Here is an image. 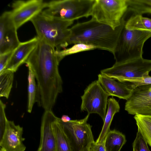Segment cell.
Wrapping results in <instances>:
<instances>
[{"instance_id":"ba28073f","label":"cell","mask_w":151,"mask_h":151,"mask_svg":"<svg viewBox=\"0 0 151 151\" xmlns=\"http://www.w3.org/2000/svg\"><path fill=\"white\" fill-rule=\"evenodd\" d=\"M151 71V60L142 58L116 62L109 68L101 70V73L119 81L125 78H138L149 75Z\"/></svg>"},{"instance_id":"484cf974","label":"cell","mask_w":151,"mask_h":151,"mask_svg":"<svg viewBox=\"0 0 151 151\" xmlns=\"http://www.w3.org/2000/svg\"><path fill=\"white\" fill-rule=\"evenodd\" d=\"M119 81L125 83L132 88L140 86L151 85V76L148 75L140 77L125 78L121 79Z\"/></svg>"},{"instance_id":"6da1fadb","label":"cell","mask_w":151,"mask_h":151,"mask_svg":"<svg viewBox=\"0 0 151 151\" xmlns=\"http://www.w3.org/2000/svg\"><path fill=\"white\" fill-rule=\"evenodd\" d=\"M31 68L37 82V102L46 110H52L63 91L55 48L39 38L36 47L25 63Z\"/></svg>"},{"instance_id":"f1b7e54d","label":"cell","mask_w":151,"mask_h":151,"mask_svg":"<svg viewBox=\"0 0 151 151\" xmlns=\"http://www.w3.org/2000/svg\"><path fill=\"white\" fill-rule=\"evenodd\" d=\"M14 50L0 55V72L6 69V67L13 54Z\"/></svg>"},{"instance_id":"7402d4cb","label":"cell","mask_w":151,"mask_h":151,"mask_svg":"<svg viewBox=\"0 0 151 151\" xmlns=\"http://www.w3.org/2000/svg\"><path fill=\"white\" fill-rule=\"evenodd\" d=\"M29 70L28 81V103L27 111L31 113L35 102L37 101L38 93L35 77L30 67L27 65Z\"/></svg>"},{"instance_id":"30bf717a","label":"cell","mask_w":151,"mask_h":151,"mask_svg":"<svg viewBox=\"0 0 151 151\" xmlns=\"http://www.w3.org/2000/svg\"><path fill=\"white\" fill-rule=\"evenodd\" d=\"M124 109L128 114L151 115V85L132 87Z\"/></svg>"},{"instance_id":"5bb4252c","label":"cell","mask_w":151,"mask_h":151,"mask_svg":"<svg viewBox=\"0 0 151 151\" xmlns=\"http://www.w3.org/2000/svg\"><path fill=\"white\" fill-rule=\"evenodd\" d=\"M56 116L52 110H46L44 113L41 121L40 142L37 151H56L52 127Z\"/></svg>"},{"instance_id":"8992f818","label":"cell","mask_w":151,"mask_h":151,"mask_svg":"<svg viewBox=\"0 0 151 151\" xmlns=\"http://www.w3.org/2000/svg\"><path fill=\"white\" fill-rule=\"evenodd\" d=\"M89 115L88 114L83 119L66 122L61 120L63 130L71 151H89L91 144L95 141L92 126L87 122Z\"/></svg>"},{"instance_id":"4dcf8cb0","label":"cell","mask_w":151,"mask_h":151,"mask_svg":"<svg viewBox=\"0 0 151 151\" xmlns=\"http://www.w3.org/2000/svg\"><path fill=\"white\" fill-rule=\"evenodd\" d=\"M62 121L64 122H66L71 120L70 118L68 115H63L61 118Z\"/></svg>"},{"instance_id":"1f68e13d","label":"cell","mask_w":151,"mask_h":151,"mask_svg":"<svg viewBox=\"0 0 151 151\" xmlns=\"http://www.w3.org/2000/svg\"><path fill=\"white\" fill-rule=\"evenodd\" d=\"M0 151H6V150L3 148L1 147Z\"/></svg>"},{"instance_id":"44dd1931","label":"cell","mask_w":151,"mask_h":151,"mask_svg":"<svg viewBox=\"0 0 151 151\" xmlns=\"http://www.w3.org/2000/svg\"><path fill=\"white\" fill-rule=\"evenodd\" d=\"M14 72L5 69L0 72V97L8 99L12 87Z\"/></svg>"},{"instance_id":"cb8c5ba5","label":"cell","mask_w":151,"mask_h":151,"mask_svg":"<svg viewBox=\"0 0 151 151\" xmlns=\"http://www.w3.org/2000/svg\"><path fill=\"white\" fill-rule=\"evenodd\" d=\"M128 9L136 14H151V0H126Z\"/></svg>"},{"instance_id":"7a4b0ae2","label":"cell","mask_w":151,"mask_h":151,"mask_svg":"<svg viewBox=\"0 0 151 151\" xmlns=\"http://www.w3.org/2000/svg\"><path fill=\"white\" fill-rule=\"evenodd\" d=\"M125 21L123 17L121 24L115 29L92 18L87 21L78 23L70 28L71 34L68 46L83 43L108 51L113 54Z\"/></svg>"},{"instance_id":"83f0119b","label":"cell","mask_w":151,"mask_h":151,"mask_svg":"<svg viewBox=\"0 0 151 151\" xmlns=\"http://www.w3.org/2000/svg\"><path fill=\"white\" fill-rule=\"evenodd\" d=\"M5 104L0 100V140L4 134L7 120L5 113Z\"/></svg>"},{"instance_id":"5b68a950","label":"cell","mask_w":151,"mask_h":151,"mask_svg":"<svg viewBox=\"0 0 151 151\" xmlns=\"http://www.w3.org/2000/svg\"><path fill=\"white\" fill-rule=\"evenodd\" d=\"M95 0H52L47 2L41 13L56 19L74 21L91 16Z\"/></svg>"},{"instance_id":"d6986e66","label":"cell","mask_w":151,"mask_h":151,"mask_svg":"<svg viewBox=\"0 0 151 151\" xmlns=\"http://www.w3.org/2000/svg\"><path fill=\"white\" fill-rule=\"evenodd\" d=\"M126 142L125 136L119 131L110 130L104 142L106 151H120Z\"/></svg>"},{"instance_id":"277c9868","label":"cell","mask_w":151,"mask_h":151,"mask_svg":"<svg viewBox=\"0 0 151 151\" xmlns=\"http://www.w3.org/2000/svg\"><path fill=\"white\" fill-rule=\"evenodd\" d=\"M123 25L113 53L116 62H121L142 57L145 42L151 37V31L130 29Z\"/></svg>"},{"instance_id":"4316f807","label":"cell","mask_w":151,"mask_h":151,"mask_svg":"<svg viewBox=\"0 0 151 151\" xmlns=\"http://www.w3.org/2000/svg\"><path fill=\"white\" fill-rule=\"evenodd\" d=\"M147 144L141 133L138 130L133 143V151H150Z\"/></svg>"},{"instance_id":"ffe728a7","label":"cell","mask_w":151,"mask_h":151,"mask_svg":"<svg viewBox=\"0 0 151 151\" xmlns=\"http://www.w3.org/2000/svg\"><path fill=\"white\" fill-rule=\"evenodd\" d=\"M138 130L151 147V115L136 114L134 116Z\"/></svg>"},{"instance_id":"ac0fdd59","label":"cell","mask_w":151,"mask_h":151,"mask_svg":"<svg viewBox=\"0 0 151 151\" xmlns=\"http://www.w3.org/2000/svg\"><path fill=\"white\" fill-rule=\"evenodd\" d=\"M52 127L55 140L56 151H71L68 140L63 130L61 118L56 116Z\"/></svg>"},{"instance_id":"3957f363","label":"cell","mask_w":151,"mask_h":151,"mask_svg":"<svg viewBox=\"0 0 151 151\" xmlns=\"http://www.w3.org/2000/svg\"><path fill=\"white\" fill-rule=\"evenodd\" d=\"M34 26L37 36L56 48L57 50L68 46L71 34L70 28L74 21L51 17L41 12L30 21Z\"/></svg>"},{"instance_id":"2e32d148","label":"cell","mask_w":151,"mask_h":151,"mask_svg":"<svg viewBox=\"0 0 151 151\" xmlns=\"http://www.w3.org/2000/svg\"><path fill=\"white\" fill-rule=\"evenodd\" d=\"M98 81L109 96L127 100L130 96L132 88L125 83L120 82L99 74Z\"/></svg>"},{"instance_id":"7c38bea8","label":"cell","mask_w":151,"mask_h":151,"mask_svg":"<svg viewBox=\"0 0 151 151\" xmlns=\"http://www.w3.org/2000/svg\"><path fill=\"white\" fill-rule=\"evenodd\" d=\"M17 29L11 11L3 12L0 17V55L13 51L18 46Z\"/></svg>"},{"instance_id":"52a82bcc","label":"cell","mask_w":151,"mask_h":151,"mask_svg":"<svg viewBox=\"0 0 151 151\" xmlns=\"http://www.w3.org/2000/svg\"><path fill=\"white\" fill-rule=\"evenodd\" d=\"M128 9L126 0H95L91 16L115 29Z\"/></svg>"},{"instance_id":"f546056e","label":"cell","mask_w":151,"mask_h":151,"mask_svg":"<svg viewBox=\"0 0 151 151\" xmlns=\"http://www.w3.org/2000/svg\"><path fill=\"white\" fill-rule=\"evenodd\" d=\"M89 151H106L104 142L96 144L95 141L92 142L90 147Z\"/></svg>"},{"instance_id":"9c48e42d","label":"cell","mask_w":151,"mask_h":151,"mask_svg":"<svg viewBox=\"0 0 151 151\" xmlns=\"http://www.w3.org/2000/svg\"><path fill=\"white\" fill-rule=\"evenodd\" d=\"M109 96L99 81H93L86 88L81 96V111L88 114H96L104 121Z\"/></svg>"},{"instance_id":"4fadbf2b","label":"cell","mask_w":151,"mask_h":151,"mask_svg":"<svg viewBox=\"0 0 151 151\" xmlns=\"http://www.w3.org/2000/svg\"><path fill=\"white\" fill-rule=\"evenodd\" d=\"M23 128L16 125L13 121L7 120L5 131L0 140V146L6 151H24L26 147L23 142Z\"/></svg>"},{"instance_id":"9a60e30c","label":"cell","mask_w":151,"mask_h":151,"mask_svg":"<svg viewBox=\"0 0 151 151\" xmlns=\"http://www.w3.org/2000/svg\"><path fill=\"white\" fill-rule=\"evenodd\" d=\"M39 40L37 36L27 41L20 42L14 50L6 69L16 72L21 65L25 63L37 46Z\"/></svg>"},{"instance_id":"8fae6325","label":"cell","mask_w":151,"mask_h":151,"mask_svg":"<svg viewBox=\"0 0 151 151\" xmlns=\"http://www.w3.org/2000/svg\"><path fill=\"white\" fill-rule=\"evenodd\" d=\"M47 6L42 0L14 1L11 11L12 19L17 28L41 12Z\"/></svg>"},{"instance_id":"d4e9b609","label":"cell","mask_w":151,"mask_h":151,"mask_svg":"<svg viewBox=\"0 0 151 151\" xmlns=\"http://www.w3.org/2000/svg\"><path fill=\"white\" fill-rule=\"evenodd\" d=\"M97 49L95 46L83 43H77L74 44L71 47L60 50H56V53L59 62L65 57L78 52L93 50Z\"/></svg>"},{"instance_id":"603a6c76","label":"cell","mask_w":151,"mask_h":151,"mask_svg":"<svg viewBox=\"0 0 151 151\" xmlns=\"http://www.w3.org/2000/svg\"><path fill=\"white\" fill-rule=\"evenodd\" d=\"M125 27L130 29L143 30L151 31V19L135 14L126 21Z\"/></svg>"},{"instance_id":"e0dca14e","label":"cell","mask_w":151,"mask_h":151,"mask_svg":"<svg viewBox=\"0 0 151 151\" xmlns=\"http://www.w3.org/2000/svg\"><path fill=\"white\" fill-rule=\"evenodd\" d=\"M120 107L118 102L113 97L108 99L107 109L102 130L95 142L96 144L104 142L106 137L111 130L110 127L115 114L119 112Z\"/></svg>"}]
</instances>
